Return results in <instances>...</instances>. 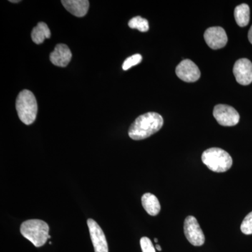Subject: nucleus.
<instances>
[{
    "mask_svg": "<svg viewBox=\"0 0 252 252\" xmlns=\"http://www.w3.org/2000/svg\"><path fill=\"white\" fill-rule=\"evenodd\" d=\"M241 231L245 235L252 234V212L247 215L242 223Z\"/></svg>",
    "mask_w": 252,
    "mask_h": 252,
    "instance_id": "obj_18",
    "label": "nucleus"
},
{
    "mask_svg": "<svg viewBox=\"0 0 252 252\" xmlns=\"http://www.w3.org/2000/svg\"><path fill=\"white\" fill-rule=\"evenodd\" d=\"M87 223L94 252H109L107 239L100 226L92 219L88 220Z\"/></svg>",
    "mask_w": 252,
    "mask_h": 252,
    "instance_id": "obj_7",
    "label": "nucleus"
},
{
    "mask_svg": "<svg viewBox=\"0 0 252 252\" xmlns=\"http://www.w3.org/2000/svg\"><path fill=\"white\" fill-rule=\"evenodd\" d=\"M234 16L237 24L240 27H245L248 25L250 20V6L247 4H242L236 6Z\"/></svg>",
    "mask_w": 252,
    "mask_h": 252,
    "instance_id": "obj_15",
    "label": "nucleus"
},
{
    "mask_svg": "<svg viewBox=\"0 0 252 252\" xmlns=\"http://www.w3.org/2000/svg\"><path fill=\"white\" fill-rule=\"evenodd\" d=\"M204 39L207 45L215 50L222 49L228 42V36L221 27L208 28L205 32Z\"/></svg>",
    "mask_w": 252,
    "mask_h": 252,
    "instance_id": "obj_9",
    "label": "nucleus"
},
{
    "mask_svg": "<svg viewBox=\"0 0 252 252\" xmlns=\"http://www.w3.org/2000/svg\"><path fill=\"white\" fill-rule=\"evenodd\" d=\"M248 38L249 41H250V43L252 44V27L250 28V31H249Z\"/></svg>",
    "mask_w": 252,
    "mask_h": 252,
    "instance_id": "obj_20",
    "label": "nucleus"
},
{
    "mask_svg": "<svg viewBox=\"0 0 252 252\" xmlns=\"http://www.w3.org/2000/svg\"><path fill=\"white\" fill-rule=\"evenodd\" d=\"M10 2H13V3H18V2H20V1H19V0H17V1H12V0H10Z\"/></svg>",
    "mask_w": 252,
    "mask_h": 252,
    "instance_id": "obj_22",
    "label": "nucleus"
},
{
    "mask_svg": "<svg viewBox=\"0 0 252 252\" xmlns=\"http://www.w3.org/2000/svg\"><path fill=\"white\" fill-rule=\"evenodd\" d=\"M16 108L18 117L23 124L29 126L34 122L38 107L35 96L31 91L23 90L18 94Z\"/></svg>",
    "mask_w": 252,
    "mask_h": 252,
    "instance_id": "obj_3",
    "label": "nucleus"
},
{
    "mask_svg": "<svg viewBox=\"0 0 252 252\" xmlns=\"http://www.w3.org/2000/svg\"><path fill=\"white\" fill-rule=\"evenodd\" d=\"M156 249H157L158 251H161L162 250L161 248H160V246L159 245H156Z\"/></svg>",
    "mask_w": 252,
    "mask_h": 252,
    "instance_id": "obj_21",
    "label": "nucleus"
},
{
    "mask_svg": "<svg viewBox=\"0 0 252 252\" xmlns=\"http://www.w3.org/2000/svg\"><path fill=\"white\" fill-rule=\"evenodd\" d=\"M72 59V52L66 44H59L50 54V61L58 67H64L68 65Z\"/></svg>",
    "mask_w": 252,
    "mask_h": 252,
    "instance_id": "obj_11",
    "label": "nucleus"
},
{
    "mask_svg": "<svg viewBox=\"0 0 252 252\" xmlns=\"http://www.w3.org/2000/svg\"><path fill=\"white\" fill-rule=\"evenodd\" d=\"M142 203L144 210L151 216H157L160 211V205L157 197L154 194L147 193L142 197Z\"/></svg>",
    "mask_w": 252,
    "mask_h": 252,
    "instance_id": "obj_13",
    "label": "nucleus"
},
{
    "mask_svg": "<svg viewBox=\"0 0 252 252\" xmlns=\"http://www.w3.org/2000/svg\"><path fill=\"white\" fill-rule=\"evenodd\" d=\"M233 74L237 82L247 86L252 82V63L247 59H239L233 67Z\"/></svg>",
    "mask_w": 252,
    "mask_h": 252,
    "instance_id": "obj_10",
    "label": "nucleus"
},
{
    "mask_svg": "<svg viewBox=\"0 0 252 252\" xmlns=\"http://www.w3.org/2000/svg\"><path fill=\"white\" fill-rule=\"evenodd\" d=\"M140 246L142 252H156L153 243L151 241L150 239L147 238V237L141 238Z\"/></svg>",
    "mask_w": 252,
    "mask_h": 252,
    "instance_id": "obj_19",
    "label": "nucleus"
},
{
    "mask_svg": "<svg viewBox=\"0 0 252 252\" xmlns=\"http://www.w3.org/2000/svg\"><path fill=\"white\" fill-rule=\"evenodd\" d=\"M154 241H155V243H158V240H157V238H155L154 239Z\"/></svg>",
    "mask_w": 252,
    "mask_h": 252,
    "instance_id": "obj_23",
    "label": "nucleus"
},
{
    "mask_svg": "<svg viewBox=\"0 0 252 252\" xmlns=\"http://www.w3.org/2000/svg\"><path fill=\"white\" fill-rule=\"evenodd\" d=\"M163 119L156 112L142 114L132 123L128 130L129 137L134 140H142L150 137L161 129Z\"/></svg>",
    "mask_w": 252,
    "mask_h": 252,
    "instance_id": "obj_1",
    "label": "nucleus"
},
{
    "mask_svg": "<svg viewBox=\"0 0 252 252\" xmlns=\"http://www.w3.org/2000/svg\"><path fill=\"white\" fill-rule=\"evenodd\" d=\"M51 238V235H49V239H50Z\"/></svg>",
    "mask_w": 252,
    "mask_h": 252,
    "instance_id": "obj_24",
    "label": "nucleus"
},
{
    "mask_svg": "<svg viewBox=\"0 0 252 252\" xmlns=\"http://www.w3.org/2000/svg\"><path fill=\"white\" fill-rule=\"evenodd\" d=\"M176 74L185 82H195L200 79V71L193 61L186 59L176 67Z\"/></svg>",
    "mask_w": 252,
    "mask_h": 252,
    "instance_id": "obj_8",
    "label": "nucleus"
},
{
    "mask_svg": "<svg viewBox=\"0 0 252 252\" xmlns=\"http://www.w3.org/2000/svg\"><path fill=\"white\" fill-rule=\"evenodd\" d=\"M142 60V56L140 54H135L130 57L127 58V59L124 61L123 64V69L124 70H127L130 68L133 67V66L137 65L139 63H141Z\"/></svg>",
    "mask_w": 252,
    "mask_h": 252,
    "instance_id": "obj_17",
    "label": "nucleus"
},
{
    "mask_svg": "<svg viewBox=\"0 0 252 252\" xmlns=\"http://www.w3.org/2000/svg\"><path fill=\"white\" fill-rule=\"evenodd\" d=\"M49 227L39 220H26L21 225V233L36 248L44 246L49 239Z\"/></svg>",
    "mask_w": 252,
    "mask_h": 252,
    "instance_id": "obj_2",
    "label": "nucleus"
},
{
    "mask_svg": "<svg viewBox=\"0 0 252 252\" xmlns=\"http://www.w3.org/2000/svg\"><path fill=\"white\" fill-rule=\"evenodd\" d=\"M61 2L67 11L77 17H83L89 11L88 0H63Z\"/></svg>",
    "mask_w": 252,
    "mask_h": 252,
    "instance_id": "obj_12",
    "label": "nucleus"
},
{
    "mask_svg": "<svg viewBox=\"0 0 252 252\" xmlns=\"http://www.w3.org/2000/svg\"><path fill=\"white\" fill-rule=\"evenodd\" d=\"M202 161L215 172L228 171L233 165V159L228 152L220 148L207 149L202 154Z\"/></svg>",
    "mask_w": 252,
    "mask_h": 252,
    "instance_id": "obj_4",
    "label": "nucleus"
},
{
    "mask_svg": "<svg viewBox=\"0 0 252 252\" xmlns=\"http://www.w3.org/2000/svg\"><path fill=\"white\" fill-rule=\"evenodd\" d=\"M213 115L220 126H234L240 122V114L236 109L226 104L215 106Z\"/></svg>",
    "mask_w": 252,
    "mask_h": 252,
    "instance_id": "obj_6",
    "label": "nucleus"
},
{
    "mask_svg": "<svg viewBox=\"0 0 252 252\" xmlns=\"http://www.w3.org/2000/svg\"><path fill=\"white\" fill-rule=\"evenodd\" d=\"M31 37L35 44H42L46 39L51 37V31L45 23L40 22L33 28Z\"/></svg>",
    "mask_w": 252,
    "mask_h": 252,
    "instance_id": "obj_14",
    "label": "nucleus"
},
{
    "mask_svg": "<svg viewBox=\"0 0 252 252\" xmlns=\"http://www.w3.org/2000/svg\"><path fill=\"white\" fill-rule=\"evenodd\" d=\"M184 230L186 238L193 246H202L205 243V235L195 217L189 216L186 218Z\"/></svg>",
    "mask_w": 252,
    "mask_h": 252,
    "instance_id": "obj_5",
    "label": "nucleus"
},
{
    "mask_svg": "<svg viewBox=\"0 0 252 252\" xmlns=\"http://www.w3.org/2000/svg\"><path fill=\"white\" fill-rule=\"evenodd\" d=\"M128 26L132 29H137L140 32H147L149 29L148 21L141 16L132 18L128 22Z\"/></svg>",
    "mask_w": 252,
    "mask_h": 252,
    "instance_id": "obj_16",
    "label": "nucleus"
}]
</instances>
